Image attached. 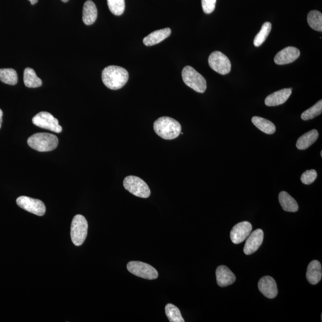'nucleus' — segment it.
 Here are the masks:
<instances>
[{
    "instance_id": "obj_1",
    "label": "nucleus",
    "mask_w": 322,
    "mask_h": 322,
    "mask_svg": "<svg viewBox=\"0 0 322 322\" xmlns=\"http://www.w3.org/2000/svg\"><path fill=\"white\" fill-rule=\"evenodd\" d=\"M128 72L120 66L111 65L104 69L102 79L108 89L116 90L121 89L128 82Z\"/></svg>"
},
{
    "instance_id": "obj_2",
    "label": "nucleus",
    "mask_w": 322,
    "mask_h": 322,
    "mask_svg": "<svg viewBox=\"0 0 322 322\" xmlns=\"http://www.w3.org/2000/svg\"><path fill=\"white\" fill-rule=\"evenodd\" d=\"M156 134L165 140H173L178 137L182 131L179 122L170 117L162 116L153 124Z\"/></svg>"
},
{
    "instance_id": "obj_3",
    "label": "nucleus",
    "mask_w": 322,
    "mask_h": 322,
    "mask_svg": "<svg viewBox=\"0 0 322 322\" xmlns=\"http://www.w3.org/2000/svg\"><path fill=\"white\" fill-rule=\"evenodd\" d=\"M59 140L55 135L39 132L31 135L28 139V145L38 152H49L58 146Z\"/></svg>"
},
{
    "instance_id": "obj_4",
    "label": "nucleus",
    "mask_w": 322,
    "mask_h": 322,
    "mask_svg": "<svg viewBox=\"0 0 322 322\" xmlns=\"http://www.w3.org/2000/svg\"><path fill=\"white\" fill-rule=\"evenodd\" d=\"M182 78L186 85L195 92L203 93L207 89V81L204 77L192 66H187L182 71Z\"/></svg>"
},
{
    "instance_id": "obj_5",
    "label": "nucleus",
    "mask_w": 322,
    "mask_h": 322,
    "mask_svg": "<svg viewBox=\"0 0 322 322\" xmlns=\"http://www.w3.org/2000/svg\"><path fill=\"white\" fill-rule=\"evenodd\" d=\"M88 233V222L82 215H75L72 219L71 227V236L75 246L82 245L85 242Z\"/></svg>"
},
{
    "instance_id": "obj_6",
    "label": "nucleus",
    "mask_w": 322,
    "mask_h": 322,
    "mask_svg": "<svg viewBox=\"0 0 322 322\" xmlns=\"http://www.w3.org/2000/svg\"><path fill=\"white\" fill-rule=\"evenodd\" d=\"M126 190L135 197L147 198L150 197V188L146 183L140 177L134 176L126 177L123 182Z\"/></svg>"
},
{
    "instance_id": "obj_7",
    "label": "nucleus",
    "mask_w": 322,
    "mask_h": 322,
    "mask_svg": "<svg viewBox=\"0 0 322 322\" xmlns=\"http://www.w3.org/2000/svg\"><path fill=\"white\" fill-rule=\"evenodd\" d=\"M129 272L139 278L153 280L158 278V273L154 267L141 261H130L127 264Z\"/></svg>"
},
{
    "instance_id": "obj_8",
    "label": "nucleus",
    "mask_w": 322,
    "mask_h": 322,
    "mask_svg": "<svg viewBox=\"0 0 322 322\" xmlns=\"http://www.w3.org/2000/svg\"><path fill=\"white\" fill-rule=\"evenodd\" d=\"M32 123L37 127L49 129V130L60 133L62 127L59 124V121L52 114L47 112H41L32 118Z\"/></svg>"
},
{
    "instance_id": "obj_9",
    "label": "nucleus",
    "mask_w": 322,
    "mask_h": 322,
    "mask_svg": "<svg viewBox=\"0 0 322 322\" xmlns=\"http://www.w3.org/2000/svg\"><path fill=\"white\" fill-rule=\"evenodd\" d=\"M209 64L214 71L221 75H226L231 71V62L224 54L215 51L211 54Z\"/></svg>"
},
{
    "instance_id": "obj_10",
    "label": "nucleus",
    "mask_w": 322,
    "mask_h": 322,
    "mask_svg": "<svg viewBox=\"0 0 322 322\" xmlns=\"http://www.w3.org/2000/svg\"><path fill=\"white\" fill-rule=\"evenodd\" d=\"M17 206L21 209L38 216H43L46 213V208L40 200L22 196L16 200Z\"/></svg>"
},
{
    "instance_id": "obj_11",
    "label": "nucleus",
    "mask_w": 322,
    "mask_h": 322,
    "mask_svg": "<svg viewBox=\"0 0 322 322\" xmlns=\"http://www.w3.org/2000/svg\"><path fill=\"white\" fill-rule=\"evenodd\" d=\"M252 226L248 221L239 222L230 231V239L234 244H239L246 239L252 232Z\"/></svg>"
},
{
    "instance_id": "obj_12",
    "label": "nucleus",
    "mask_w": 322,
    "mask_h": 322,
    "mask_svg": "<svg viewBox=\"0 0 322 322\" xmlns=\"http://www.w3.org/2000/svg\"><path fill=\"white\" fill-rule=\"evenodd\" d=\"M264 239L263 231L258 228L251 232L246 239L243 252L246 255H251L256 252L263 243Z\"/></svg>"
},
{
    "instance_id": "obj_13",
    "label": "nucleus",
    "mask_w": 322,
    "mask_h": 322,
    "mask_svg": "<svg viewBox=\"0 0 322 322\" xmlns=\"http://www.w3.org/2000/svg\"><path fill=\"white\" fill-rule=\"evenodd\" d=\"M258 287L259 290L268 299H275L278 296V287L275 280L272 277L266 276L259 281Z\"/></svg>"
},
{
    "instance_id": "obj_14",
    "label": "nucleus",
    "mask_w": 322,
    "mask_h": 322,
    "mask_svg": "<svg viewBox=\"0 0 322 322\" xmlns=\"http://www.w3.org/2000/svg\"><path fill=\"white\" fill-rule=\"evenodd\" d=\"M300 52L299 49L294 47H288L280 51L277 54L274 61L279 65L291 64L299 58Z\"/></svg>"
},
{
    "instance_id": "obj_15",
    "label": "nucleus",
    "mask_w": 322,
    "mask_h": 322,
    "mask_svg": "<svg viewBox=\"0 0 322 322\" xmlns=\"http://www.w3.org/2000/svg\"><path fill=\"white\" fill-rule=\"evenodd\" d=\"M217 284L220 287H225L234 284L236 276L227 266H220L216 270Z\"/></svg>"
},
{
    "instance_id": "obj_16",
    "label": "nucleus",
    "mask_w": 322,
    "mask_h": 322,
    "mask_svg": "<svg viewBox=\"0 0 322 322\" xmlns=\"http://www.w3.org/2000/svg\"><path fill=\"white\" fill-rule=\"evenodd\" d=\"M291 89H284L268 96L265 99V104L267 107H276L285 103L290 97Z\"/></svg>"
},
{
    "instance_id": "obj_17",
    "label": "nucleus",
    "mask_w": 322,
    "mask_h": 322,
    "mask_svg": "<svg viewBox=\"0 0 322 322\" xmlns=\"http://www.w3.org/2000/svg\"><path fill=\"white\" fill-rule=\"evenodd\" d=\"M322 268L320 261L314 260L311 262L307 270L306 278L310 284L317 285L321 281Z\"/></svg>"
},
{
    "instance_id": "obj_18",
    "label": "nucleus",
    "mask_w": 322,
    "mask_h": 322,
    "mask_svg": "<svg viewBox=\"0 0 322 322\" xmlns=\"http://www.w3.org/2000/svg\"><path fill=\"white\" fill-rule=\"evenodd\" d=\"M171 34V30L169 28L157 30L144 38L143 43L147 46H153L165 40Z\"/></svg>"
},
{
    "instance_id": "obj_19",
    "label": "nucleus",
    "mask_w": 322,
    "mask_h": 322,
    "mask_svg": "<svg viewBox=\"0 0 322 322\" xmlns=\"http://www.w3.org/2000/svg\"><path fill=\"white\" fill-rule=\"evenodd\" d=\"M98 17V10L94 2L88 0L84 3L83 11V20L87 25H91Z\"/></svg>"
},
{
    "instance_id": "obj_20",
    "label": "nucleus",
    "mask_w": 322,
    "mask_h": 322,
    "mask_svg": "<svg viewBox=\"0 0 322 322\" xmlns=\"http://www.w3.org/2000/svg\"><path fill=\"white\" fill-rule=\"evenodd\" d=\"M279 200L282 209L285 212L295 213L299 209L296 200L287 192L283 191L279 194Z\"/></svg>"
},
{
    "instance_id": "obj_21",
    "label": "nucleus",
    "mask_w": 322,
    "mask_h": 322,
    "mask_svg": "<svg viewBox=\"0 0 322 322\" xmlns=\"http://www.w3.org/2000/svg\"><path fill=\"white\" fill-rule=\"evenodd\" d=\"M319 132L317 129L306 132L301 136L297 140L296 146L300 150H306L311 147L318 140Z\"/></svg>"
},
{
    "instance_id": "obj_22",
    "label": "nucleus",
    "mask_w": 322,
    "mask_h": 322,
    "mask_svg": "<svg viewBox=\"0 0 322 322\" xmlns=\"http://www.w3.org/2000/svg\"><path fill=\"white\" fill-rule=\"evenodd\" d=\"M252 122L262 132L267 134H273L276 131V126L269 120L259 116H254Z\"/></svg>"
},
{
    "instance_id": "obj_23",
    "label": "nucleus",
    "mask_w": 322,
    "mask_h": 322,
    "mask_svg": "<svg viewBox=\"0 0 322 322\" xmlns=\"http://www.w3.org/2000/svg\"><path fill=\"white\" fill-rule=\"evenodd\" d=\"M23 82L28 88H37L42 86V81L37 77L34 69L27 68L24 71Z\"/></svg>"
},
{
    "instance_id": "obj_24",
    "label": "nucleus",
    "mask_w": 322,
    "mask_h": 322,
    "mask_svg": "<svg viewBox=\"0 0 322 322\" xmlns=\"http://www.w3.org/2000/svg\"><path fill=\"white\" fill-rule=\"evenodd\" d=\"M0 80L8 85H16L18 81L16 71L11 68L0 69Z\"/></svg>"
},
{
    "instance_id": "obj_25",
    "label": "nucleus",
    "mask_w": 322,
    "mask_h": 322,
    "mask_svg": "<svg viewBox=\"0 0 322 322\" xmlns=\"http://www.w3.org/2000/svg\"><path fill=\"white\" fill-rule=\"evenodd\" d=\"M308 22L310 26L316 31H322V14L320 11L313 10L309 12Z\"/></svg>"
},
{
    "instance_id": "obj_26",
    "label": "nucleus",
    "mask_w": 322,
    "mask_h": 322,
    "mask_svg": "<svg viewBox=\"0 0 322 322\" xmlns=\"http://www.w3.org/2000/svg\"><path fill=\"white\" fill-rule=\"evenodd\" d=\"M165 314L170 322H185L179 308L172 304H168L165 306Z\"/></svg>"
},
{
    "instance_id": "obj_27",
    "label": "nucleus",
    "mask_w": 322,
    "mask_h": 322,
    "mask_svg": "<svg viewBox=\"0 0 322 322\" xmlns=\"http://www.w3.org/2000/svg\"><path fill=\"white\" fill-rule=\"evenodd\" d=\"M272 29V23L270 22L264 23L261 27L260 31L255 37L254 44L255 47H260L266 41L268 35Z\"/></svg>"
},
{
    "instance_id": "obj_28",
    "label": "nucleus",
    "mask_w": 322,
    "mask_h": 322,
    "mask_svg": "<svg viewBox=\"0 0 322 322\" xmlns=\"http://www.w3.org/2000/svg\"><path fill=\"white\" fill-rule=\"evenodd\" d=\"M322 112V101H319L314 106H313L309 109L306 110L302 113V119L304 121L312 119L319 115H320Z\"/></svg>"
},
{
    "instance_id": "obj_29",
    "label": "nucleus",
    "mask_w": 322,
    "mask_h": 322,
    "mask_svg": "<svg viewBox=\"0 0 322 322\" xmlns=\"http://www.w3.org/2000/svg\"><path fill=\"white\" fill-rule=\"evenodd\" d=\"M108 7L111 13L120 16L125 10V0H107Z\"/></svg>"
},
{
    "instance_id": "obj_30",
    "label": "nucleus",
    "mask_w": 322,
    "mask_h": 322,
    "mask_svg": "<svg viewBox=\"0 0 322 322\" xmlns=\"http://www.w3.org/2000/svg\"><path fill=\"white\" fill-rule=\"evenodd\" d=\"M318 177L317 171L315 170H307L301 177V181L303 184L309 185L312 184Z\"/></svg>"
},
{
    "instance_id": "obj_31",
    "label": "nucleus",
    "mask_w": 322,
    "mask_h": 322,
    "mask_svg": "<svg viewBox=\"0 0 322 322\" xmlns=\"http://www.w3.org/2000/svg\"><path fill=\"white\" fill-rule=\"evenodd\" d=\"M216 0H201L205 13H212L215 10Z\"/></svg>"
},
{
    "instance_id": "obj_32",
    "label": "nucleus",
    "mask_w": 322,
    "mask_h": 322,
    "mask_svg": "<svg viewBox=\"0 0 322 322\" xmlns=\"http://www.w3.org/2000/svg\"><path fill=\"white\" fill-rule=\"evenodd\" d=\"M2 115H3L2 111L1 109H0V128H1V125H2Z\"/></svg>"
},
{
    "instance_id": "obj_33",
    "label": "nucleus",
    "mask_w": 322,
    "mask_h": 322,
    "mask_svg": "<svg viewBox=\"0 0 322 322\" xmlns=\"http://www.w3.org/2000/svg\"><path fill=\"white\" fill-rule=\"evenodd\" d=\"M30 2H31V4L32 5H34L36 4L38 2V0H29Z\"/></svg>"
},
{
    "instance_id": "obj_34",
    "label": "nucleus",
    "mask_w": 322,
    "mask_h": 322,
    "mask_svg": "<svg viewBox=\"0 0 322 322\" xmlns=\"http://www.w3.org/2000/svg\"><path fill=\"white\" fill-rule=\"evenodd\" d=\"M62 1L63 2H68L69 1V0H62Z\"/></svg>"
},
{
    "instance_id": "obj_35",
    "label": "nucleus",
    "mask_w": 322,
    "mask_h": 322,
    "mask_svg": "<svg viewBox=\"0 0 322 322\" xmlns=\"http://www.w3.org/2000/svg\"><path fill=\"white\" fill-rule=\"evenodd\" d=\"M321 156H322V152L321 153Z\"/></svg>"
}]
</instances>
